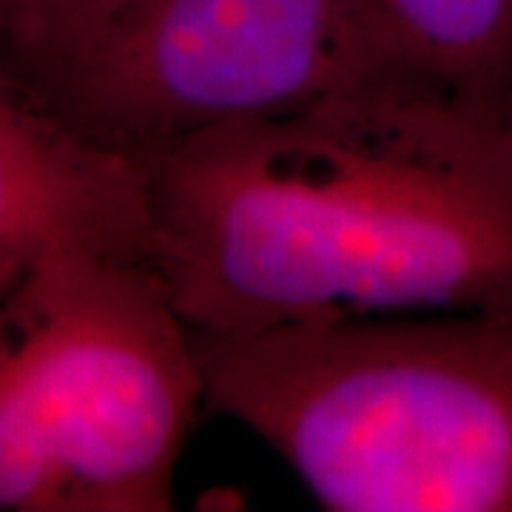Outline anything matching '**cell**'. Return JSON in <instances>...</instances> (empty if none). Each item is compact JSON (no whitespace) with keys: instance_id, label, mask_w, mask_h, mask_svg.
Instances as JSON below:
<instances>
[{"instance_id":"obj_1","label":"cell","mask_w":512,"mask_h":512,"mask_svg":"<svg viewBox=\"0 0 512 512\" xmlns=\"http://www.w3.org/2000/svg\"><path fill=\"white\" fill-rule=\"evenodd\" d=\"M146 268L197 333L512 311V151L348 86L143 160Z\"/></svg>"},{"instance_id":"obj_2","label":"cell","mask_w":512,"mask_h":512,"mask_svg":"<svg viewBox=\"0 0 512 512\" xmlns=\"http://www.w3.org/2000/svg\"><path fill=\"white\" fill-rule=\"evenodd\" d=\"M191 339L205 410L271 447L322 510L512 512V311Z\"/></svg>"},{"instance_id":"obj_3","label":"cell","mask_w":512,"mask_h":512,"mask_svg":"<svg viewBox=\"0 0 512 512\" xmlns=\"http://www.w3.org/2000/svg\"><path fill=\"white\" fill-rule=\"evenodd\" d=\"M200 410L191 330L146 265L52 251L0 291V512H168Z\"/></svg>"},{"instance_id":"obj_4","label":"cell","mask_w":512,"mask_h":512,"mask_svg":"<svg viewBox=\"0 0 512 512\" xmlns=\"http://www.w3.org/2000/svg\"><path fill=\"white\" fill-rule=\"evenodd\" d=\"M0 69L94 143L140 160L370 86L345 0H109Z\"/></svg>"},{"instance_id":"obj_5","label":"cell","mask_w":512,"mask_h":512,"mask_svg":"<svg viewBox=\"0 0 512 512\" xmlns=\"http://www.w3.org/2000/svg\"><path fill=\"white\" fill-rule=\"evenodd\" d=\"M52 251L146 265L143 160L94 143L0 69V265Z\"/></svg>"},{"instance_id":"obj_6","label":"cell","mask_w":512,"mask_h":512,"mask_svg":"<svg viewBox=\"0 0 512 512\" xmlns=\"http://www.w3.org/2000/svg\"><path fill=\"white\" fill-rule=\"evenodd\" d=\"M367 83L484 131L512 128V0H345Z\"/></svg>"},{"instance_id":"obj_7","label":"cell","mask_w":512,"mask_h":512,"mask_svg":"<svg viewBox=\"0 0 512 512\" xmlns=\"http://www.w3.org/2000/svg\"><path fill=\"white\" fill-rule=\"evenodd\" d=\"M109 0H0V57H20L66 35Z\"/></svg>"},{"instance_id":"obj_8","label":"cell","mask_w":512,"mask_h":512,"mask_svg":"<svg viewBox=\"0 0 512 512\" xmlns=\"http://www.w3.org/2000/svg\"><path fill=\"white\" fill-rule=\"evenodd\" d=\"M20 268H23V265H0V291H3L15 276H18Z\"/></svg>"},{"instance_id":"obj_9","label":"cell","mask_w":512,"mask_h":512,"mask_svg":"<svg viewBox=\"0 0 512 512\" xmlns=\"http://www.w3.org/2000/svg\"><path fill=\"white\" fill-rule=\"evenodd\" d=\"M501 143L512 151V128L510 131H501Z\"/></svg>"}]
</instances>
